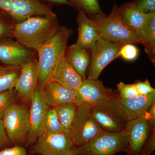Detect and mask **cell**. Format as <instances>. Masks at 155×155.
<instances>
[{"instance_id": "obj_17", "label": "cell", "mask_w": 155, "mask_h": 155, "mask_svg": "<svg viewBox=\"0 0 155 155\" xmlns=\"http://www.w3.org/2000/svg\"><path fill=\"white\" fill-rule=\"evenodd\" d=\"M41 90L43 97L49 107L55 108L69 103H75L76 92L57 82L49 81Z\"/></svg>"}, {"instance_id": "obj_1", "label": "cell", "mask_w": 155, "mask_h": 155, "mask_svg": "<svg viewBox=\"0 0 155 155\" xmlns=\"http://www.w3.org/2000/svg\"><path fill=\"white\" fill-rule=\"evenodd\" d=\"M59 26L57 16H35L16 24L13 35L20 44L37 52Z\"/></svg>"}, {"instance_id": "obj_33", "label": "cell", "mask_w": 155, "mask_h": 155, "mask_svg": "<svg viewBox=\"0 0 155 155\" xmlns=\"http://www.w3.org/2000/svg\"><path fill=\"white\" fill-rule=\"evenodd\" d=\"M134 84L139 94L140 95H147L155 92V88L152 87L147 79L144 81H138Z\"/></svg>"}, {"instance_id": "obj_7", "label": "cell", "mask_w": 155, "mask_h": 155, "mask_svg": "<svg viewBox=\"0 0 155 155\" xmlns=\"http://www.w3.org/2000/svg\"><path fill=\"white\" fill-rule=\"evenodd\" d=\"M116 95L114 98L90 107L94 119L107 132H122L125 130L127 126V122L116 102Z\"/></svg>"}, {"instance_id": "obj_36", "label": "cell", "mask_w": 155, "mask_h": 155, "mask_svg": "<svg viewBox=\"0 0 155 155\" xmlns=\"http://www.w3.org/2000/svg\"><path fill=\"white\" fill-rule=\"evenodd\" d=\"M146 116L150 127L152 129L155 128V101L150 107Z\"/></svg>"}, {"instance_id": "obj_25", "label": "cell", "mask_w": 155, "mask_h": 155, "mask_svg": "<svg viewBox=\"0 0 155 155\" xmlns=\"http://www.w3.org/2000/svg\"><path fill=\"white\" fill-rule=\"evenodd\" d=\"M69 5L78 11H82L88 15L90 18L104 16L99 0H68Z\"/></svg>"}, {"instance_id": "obj_11", "label": "cell", "mask_w": 155, "mask_h": 155, "mask_svg": "<svg viewBox=\"0 0 155 155\" xmlns=\"http://www.w3.org/2000/svg\"><path fill=\"white\" fill-rule=\"evenodd\" d=\"M116 95L112 89L106 87L98 79L86 78L76 92L75 104L77 107H91L114 98Z\"/></svg>"}, {"instance_id": "obj_30", "label": "cell", "mask_w": 155, "mask_h": 155, "mask_svg": "<svg viewBox=\"0 0 155 155\" xmlns=\"http://www.w3.org/2000/svg\"><path fill=\"white\" fill-rule=\"evenodd\" d=\"M117 87V94L121 98H130L139 95L134 83L127 84L120 81Z\"/></svg>"}, {"instance_id": "obj_2", "label": "cell", "mask_w": 155, "mask_h": 155, "mask_svg": "<svg viewBox=\"0 0 155 155\" xmlns=\"http://www.w3.org/2000/svg\"><path fill=\"white\" fill-rule=\"evenodd\" d=\"M73 33L72 29L60 26L49 40L38 51V87L41 89L49 81L57 64L64 57L68 41Z\"/></svg>"}, {"instance_id": "obj_24", "label": "cell", "mask_w": 155, "mask_h": 155, "mask_svg": "<svg viewBox=\"0 0 155 155\" xmlns=\"http://www.w3.org/2000/svg\"><path fill=\"white\" fill-rule=\"evenodd\" d=\"M22 67L0 66V93L14 89Z\"/></svg>"}, {"instance_id": "obj_4", "label": "cell", "mask_w": 155, "mask_h": 155, "mask_svg": "<svg viewBox=\"0 0 155 155\" xmlns=\"http://www.w3.org/2000/svg\"><path fill=\"white\" fill-rule=\"evenodd\" d=\"M125 130L122 132L103 131L86 144L75 148V155H114L128 150Z\"/></svg>"}, {"instance_id": "obj_14", "label": "cell", "mask_w": 155, "mask_h": 155, "mask_svg": "<svg viewBox=\"0 0 155 155\" xmlns=\"http://www.w3.org/2000/svg\"><path fill=\"white\" fill-rule=\"evenodd\" d=\"M36 52L12 38H0V63L4 65L22 67L35 58Z\"/></svg>"}, {"instance_id": "obj_20", "label": "cell", "mask_w": 155, "mask_h": 155, "mask_svg": "<svg viewBox=\"0 0 155 155\" xmlns=\"http://www.w3.org/2000/svg\"><path fill=\"white\" fill-rule=\"evenodd\" d=\"M78 36L76 44L84 49L90 51L100 37L92 19L86 13L78 11L77 17Z\"/></svg>"}, {"instance_id": "obj_9", "label": "cell", "mask_w": 155, "mask_h": 155, "mask_svg": "<svg viewBox=\"0 0 155 155\" xmlns=\"http://www.w3.org/2000/svg\"><path fill=\"white\" fill-rule=\"evenodd\" d=\"M122 45L113 43L100 37L89 51L91 61L86 78L98 79L104 69L118 58V53Z\"/></svg>"}, {"instance_id": "obj_31", "label": "cell", "mask_w": 155, "mask_h": 155, "mask_svg": "<svg viewBox=\"0 0 155 155\" xmlns=\"http://www.w3.org/2000/svg\"><path fill=\"white\" fill-rule=\"evenodd\" d=\"M132 2L140 11L144 14L155 12V0H134Z\"/></svg>"}, {"instance_id": "obj_3", "label": "cell", "mask_w": 155, "mask_h": 155, "mask_svg": "<svg viewBox=\"0 0 155 155\" xmlns=\"http://www.w3.org/2000/svg\"><path fill=\"white\" fill-rule=\"evenodd\" d=\"M91 19L99 35L104 39L117 44H143L141 40L123 22L117 4H114L108 16L105 15Z\"/></svg>"}, {"instance_id": "obj_6", "label": "cell", "mask_w": 155, "mask_h": 155, "mask_svg": "<svg viewBox=\"0 0 155 155\" xmlns=\"http://www.w3.org/2000/svg\"><path fill=\"white\" fill-rule=\"evenodd\" d=\"M0 9L16 24L35 16H55L51 6L41 0H0Z\"/></svg>"}, {"instance_id": "obj_22", "label": "cell", "mask_w": 155, "mask_h": 155, "mask_svg": "<svg viewBox=\"0 0 155 155\" xmlns=\"http://www.w3.org/2000/svg\"><path fill=\"white\" fill-rule=\"evenodd\" d=\"M143 45L148 57L153 64L155 63V12L147 15L144 28Z\"/></svg>"}, {"instance_id": "obj_8", "label": "cell", "mask_w": 155, "mask_h": 155, "mask_svg": "<svg viewBox=\"0 0 155 155\" xmlns=\"http://www.w3.org/2000/svg\"><path fill=\"white\" fill-rule=\"evenodd\" d=\"M78 107L77 116L70 133V138L74 147L86 144L104 130L92 115L90 107Z\"/></svg>"}, {"instance_id": "obj_12", "label": "cell", "mask_w": 155, "mask_h": 155, "mask_svg": "<svg viewBox=\"0 0 155 155\" xmlns=\"http://www.w3.org/2000/svg\"><path fill=\"white\" fill-rule=\"evenodd\" d=\"M29 108V130L25 147L34 144L44 131V122L49 107L42 95L41 90L37 86Z\"/></svg>"}, {"instance_id": "obj_27", "label": "cell", "mask_w": 155, "mask_h": 155, "mask_svg": "<svg viewBox=\"0 0 155 155\" xmlns=\"http://www.w3.org/2000/svg\"><path fill=\"white\" fill-rule=\"evenodd\" d=\"M16 23L5 12L0 9V38H14V31Z\"/></svg>"}, {"instance_id": "obj_35", "label": "cell", "mask_w": 155, "mask_h": 155, "mask_svg": "<svg viewBox=\"0 0 155 155\" xmlns=\"http://www.w3.org/2000/svg\"><path fill=\"white\" fill-rule=\"evenodd\" d=\"M13 146L4 127L2 119H0V150Z\"/></svg>"}, {"instance_id": "obj_19", "label": "cell", "mask_w": 155, "mask_h": 155, "mask_svg": "<svg viewBox=\"0 0 155 155\" xmlns=\"http://www.w3.org/2000/svg\"><path fill=\"white\" fill-rule=\"evenodd\" d=\"M119 12L123 22L141 40L143 45L144 28L147 14L140 11L132 2L119 7Z\"/></svg>"}, {"instance_id": "obj_38", "label": "cell", "mask_w": 155, "mask_h": 155, "mask_svg": "<svg viewBox=\"0 0 155 155\" xmlns=\"http://www.w3.org/2000/svg\"><path fill=\"white\" fill-rule=\"evenodd\" d=\"M69 155H75V153L74 152V150H73V151H72V152Z\"/></svg>"}, {"instance_id": "obj_29", "label": "cell", "mask_w": 155, "mask_h": 155, "mask_svg": "<svg viewBox=\"0 0 155 155\" xmlns=\"http://www.w3.org/2000/svg\"><path fill=\"white\" fill-rule=\"evenodd\" d=\"M139 54V50L132 43H127L123 45L119 50L118 58L121 57L127 61H132L137 58Z\"/></svg>"}, {"instance_id": "obj_10", "label": "cell", "mask_w": 155, "mask_h": 155, "mask_svg": "<svg viewBox=\"0 0 155 155\" xmlns=\"http://www.w3.org/2000/svg\"><path fill=\"white\" fill-rule=\"evenodd\" d=\"M75 149L70 136L64 132L51 133L44 130L31 146V153L37 155H69Z\"/></svg>"}, {"instance_id": "obj_28", "label": "cell", "mask_w": 155, "mask_h": 155, "mask_svg": "<svg viewBox=\"0 0 155 155\" xmlns=\"http://www.w3.org/2000/svg\"><path fill=\"white\" fill-rule=\"evenodd\" d=\"M14 89L0 93V119H3L8 110L16 103Z\"/></svg>"}, {"instance_id": "obj_16", "label": "cell", "mask_w": 155, "mask_h": 155, "mask_svg": "<svg viewBox=\"0 0 155 155\" xmlns=\"http://www.w3.org/2000/svg\"><path fill=\"white\" fill-rule=\"evenodd\" d=\"M118 107L127 122L144 116L155 101V92L147 95H140L130 98L116 97Z\"/></svg>"}, {"instance_id": "obj_21", "label": "cell", "mask_w": 155, "mask_h": 155, "mask_svg": "<svg viewBox=\"0 0 155 155\" xmlns=\"http://www.w3.org/2000/svg\"><path fill=\"white\" fill-rule=\"evenodd\" d=\"M88 51L75 44L67 47L64 55L65 59L83 79L87 78L90 64L91 56Z\"/></svg>"}, {"instance_id": "obj_37", "label": "cell", "mask_w": 155, "mask_h": 155, "mask_svg": "<svg viewBox=\"0 0 155 155\" xmlns=\"http://www.w3.org/2000/svg\"><path fill=\"white\" fill-rule=\"evenodd\" d=\"M41 1L51 7L56 5H69L68 0H41Z\"/></svg>"}, {"instance_id": "obj_32", "label": "cell", "mask_w": 155, "mask_h": 155, "mask_svg": "<svg viewBox=\"0 0 155 155\" xmlns=\"http://www.w3.org/2000/svg\"><path fill=\"white\" fill-rule=\"evenodd\" d=\"M155 150V128L151 130L150 134L143 148L140 155H150Z\"/></svg>"}, {"instance_id": "obj_13", "label": "cell", "mask_w": 155, "mask_h": 155, "mask_svg": "<svg viewBox=\"0 0 155 155\" xmlns=\"http://www.w3.org/2000/svg\"><path fill=\"white\" fill-rule=\"evenodd\" d=\"M38 79V60L35 58L22 66L14 87L16 94L22 103L31 105Z\"/></svg>"}, {"instance_id": "obj_15", "label": "cell", "mask_w": 155, "mask_h": 155, "mask_svg": "<svg viewBox=\"0 0 155 155\" xmlns=\"http://www.w3.org/2000/svg\"><path fill=\"white\" fill-rule=\"evenodd\" d=\"M152 129L148 122L146 114L127 122L125 130L128 143L126 155H140Z\"/></svg>"}, {"instance_id": "obj_23", "label": "cell", "mask_w": 155, "mask_h": 155, "mask_svg": "<svg viewBox=\"0 0 155 155\" xmlns=\"http://www.w3.org/2000/svg\"><path fill=\"white\" fill-rule=\"evenodd\" d=\"M54 109L64 133L69 135L75 123L78 107L75 103H72Z\"/></svg>"}, {"instance_id": "obj_18", "label": "cell", "mask_w": 155, "mask_h": 155, "mask_svg": "<svg viewBox=\"0 0 155 155\" xmlns=\"http://www.w3.org/2000/svg\"><path fill=\"white\" fill-rule=\"evenodd\" d=\"M84 79L64 57L57 64L49 81L57 82L66 88L77 92Z\"/></svg>"}, {"instance_id": "obj_34", "label": "cell", "mask_w": 155, "mask_h": 155, "mask_svg": "<svg viewBox=\"0 0 155 155\" xmlns=\"http://www.w3.org/2000/svg\"><path fill=\"white\" fill-rule=\"evenodd\" d=\"M0 155H28L25 147L14 145L0 150Z\"/></svg>"}, {"instance_id": "obj_5", "label": "cell", "mask_w": 155, "mask_h": 155, "mask_svg": "<svg viewBox=\"0 0 155 155\" xmlns=\"http://www.w3.org/2000/svg\"><path fill=\"white\" fill-rule=\"evenodd\" d=\"M29 114L28 105L16 102L6 112L3 124L13 145L25 147L29 130Z\"/></svg>"}, {"instance_id": "obj_26", "label": "cell", "mask_w": 155, "mask_h": 155, "mask_svg": "<svg viewBox=\"0 0 155 155\" xmlns=\"http://www.w3.org/2000/svg\"><path fill=\"white\" fill-rule=\"evenodd\" d=\"M44 130L51 133L64 132L54 108H49L44 122Z\"/></svg>"}]
</instances>
